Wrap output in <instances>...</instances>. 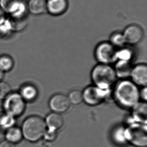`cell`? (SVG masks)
<instances>
[{
  "label": "cell",
  "instance_id": "6da1fadb",
  "mask_svg": "<svg viewBox=\"0 0 147 147\" xmlns=\"http://www.w3.org/2000/svg\"><path fill=\"white\" fill-rule=\"evenodd\" d=\"M114 97L122 107L133 109L139 103V90L133 82L123 80L115 86Z\"/></svg>",
  "mask_w": 147,
  "mask_h": 147
},
{
  "label": "cell",
  "instance_id": "7a4b0ae2",
  "mask_svg": "<svg viewBox=\"0 0 147 147\" xmlns=\"http://www.w3.org/2000/svg\"><path fill=\"white\" fill-rule=\"evenodd\" d=\"M91 76L96 87L104 90H111L117 78L113 68L104 64L96 66L92 70Z\"/></svg>",
  "mask_w": 147,
  "mask_h": 147
},
{
  "label": "cell",
  "instance_id": "3957f363",
  "mask_svg": "<svg viewBox=\"0 0 147 147\" xmlns=\"http://www.w3.org/2000/svg\"><path fill=\"white\" fill-rule=\"evenodd\" d=\"M21 129L23 138L26 140L36 142L41 139L46 132V123L42 118L33 115L24 121Z\"/></svg>",
  "mask_w": 147,
  "mask_h": 147
},
{
  "label": "cell",
  "instance_id": "277c9868",
  "mask_svg": "<svg viewBox=\"0 0 147 147\" xmlns=\"http://www.w3.org/2000/svg\"><path fill=\"white\" fill-rule=\"evenodd\" d=\"M126 140L137 147L147 146V125L135 123L131 124L124 131Z\"/></svg>",
  "mask_w": 147,
  "mask_h": 147
},
{
  "label": "cell",
  "instance_id": "5b68a950",
  "mask_svg": "<svg viewBox=\"0 0 147 147\" xmlns=\"http://www.w3.org/2000/svg\"><path fill=\"white\" fill-rule=\"evenodd\" d=\"M3 100V109L13 117L22 115L25 110L26 102L18 92H11Z\"/></svg>",
  "mask_w": 147,
  "mask_h": 147
},
{
  "label": "cell",
  "instance_id": "8992f818",
  "mask_svg": "<svg viewBox=\"0 0 147 147\" xmlns=\"http://www.w3.org/2000/svg\"><path fill=\"white\" fill-rule=\"evenodd\" d=\"M111 90H104L93 86H88L82 92L83 101L87 105L96 106L108 99L111 94Z\"/></svg>",
  "mask_w": 147,
  "mask_h": 147
},
{
  "label": "cell",
  "instance_id": "52a82bcc",
  "mask_svg": "<svg viewBox=\"0 0 147 147\" xmlns=\"http://www.w3.org/2000/svg\"><path fill=\"white\" fill-rule=\"evenodd\" d=\"M117 51L111 43L102 42L95 50L96 59L100 64L109 65L117 60Z\"/></svg>",
  "mask_w": 147,
  "mask_h": 147
},
{
  "label": "cell",
  "instance_id": "ba28073f",
  "mask_svg": "<svg viewBox=\"0 0 147 147\" xmlns=\"http://www.w3.org/2000/svg\"><path fill=\"white\" fill-rule=\"evenodd\" d=\"M0 8L9 16H27V2L25 0H0Z\"/></svg>",
  "mask_w": 147,
  "mask_h": 147
},
{
  "label": "cell",
  "instance_id": "9c48e42d",
  "mask_svg": "<svg viewBox=\"0 0 147 147\" xmlns=\"http://www.w3.org/2000/svg\"><path fill=\"white\" fill-rule=\"evenodd\" d=\"M49 107L52 111L56 113H63L67 111L71 105L68 96L57 94L53 96L50 99Z\"/></svg>",
  "mask_w": 147,
  "mask_h": 147
},
{
  "label": "cell",
  "instance_id": "30bf717a",
  "mask_svg": "<svg viewBox=\"0 0 147 147\" xmlns=\"http://www.w3.org/2000/svg\"><path fill=\"white\" fill-rule=\"evenodd\" d=\"M125 43L135 45L139 43L143 38L142 29L137 25H131L125 28L123 33Z\"/></svg>",
  "mask_w": 147,
  "mask_h": 147
},
{
  "label": "cell",
  "instance_id": "8fae6325",
  "mask_svg": "<svg viewBox=\"0 0 147 147\" xmlns=\"http://www.w3.org/2000/svg\"><path fill=\"white\" fill-rule=\"evenodd\" d=\"M68 0H46L47 12L53 16L64 14L68 7Z\"/></svg>",
  "mask_w": 147,
  "mask_h": 147
},
{
  "label": "cell",
  "instance_id": "7c38bea8",
  "mask_svg": "<svg viewBox=\"0 0 147 147\" xmlns=\"http://www.w3.org/2000/svg\"><path fill=\"white\" fill-rule=\"evenodd\" d=\"M130 76L136 85L146 87L147 84V65L140 64L133 67Z\"/></svg>",
  "mask_w": 147,
  "mask_h": 147
},
{
  "label": "cell",
  "instance_id": "4fadbf2b",
  "mask_svg": "<svg viewBox=\"0 0 147 147\" xmlns=\"http://www.w3.org/2000/svg\"><path fill=\"white\" fill-rule=\"evenodd\" d=\"M12 32H18L24 30L28 25L27 16H11L6 17Z\"/></svg>",
  "mask_w": 147,
  "mask_h": 147
},
{
  "label": "cell",
  "instance_id": "5bb4252c",
  "mask_svg": "<svg viewBox=\"0 0 147 147\" xmlns=\"http://www.w3.org/2000/svg\"><path fill=\"white\" fill-rule=\"evenodd\" d=\"M28 12L34 15H40L47 12L46 0H28L27 2Z\"/></svg>",
  "mask_w": 147,
  "mask_h": 147
},
{
  "label": "cell",
  "instance_id": "9a60e30c",
  "mask_svg": "<svg viewBox=\"0 0 147 147\" xmlns=\"http://www.w3.org/2000/svg\"><path fill=\"white\" fill-rule=\"evenodd\" d=\"M64 119L60 113H50L46 117V127L48 130L56 131L61 129L64 125Z\"/></svg>",
  "mask_w": 147,
  "mask_h": 147
},
{
  "label": "cell",
  "instance_id": "2e32d148",
  "mask_svg": "<svg viewBox=\"0 0 147 147\" xmlns=\"http://www.w3.org/2000/svg\"><path fill=\"white\" fill-rule=\"evenodd\" d=\"M132 69L131 61L118 60L114 69L117 78H126L131 76Z\"/></svg>",
  "mask_w": 147,
  "mask_h": 147
},
{
  "label": "cell",
  "instance_id": "e0dca14e",
  "mask_svg": "<svg viewBox=\"0 0 147 147\" xmlns=\"http://www.w3.org/2000/svg\"><path fill=\"white\" fill-rule=\"evenodd\" d=\"M19 94L25 102H31L37 98L38 92L35 86L28 84L22 86Z\"/></svg>",
  "mask_w": 147,
  "mask_h": 147
},
{
  "label": "cell",
  "instance_id": "ac0fdd59",
  "mask_svg": "<svg viewBox=\"0 0 147 147\" xmlns=\"http://www.w3.org/2000/svg\"><path fill=\"white\" fill-rule=\"evenodd\" d=\"M133 117L139 123L147 125V108L146 103H139L133 108Z\"/></svg>",
  "mask_w": 147,
  "mask_h": 147
},
{
  "label": "cell",
  "instance_id": "d6986e66",
  "mask_svg": "<svg viewBox=\"0 0 147 147\" xmlns=\"http://www.w3.org/2000/svg\"><path fill=\"white\" fill-rule=\"evenodd\" d=\"M5 138L6 141L15 144L21 141L23 136L21 129L17 127L14 126L6 129Z\"/></svg>",
  "mask_w": 147,
  "mask_h": 147
},
{
  "label": "cell",
  "instance_id": "ffe728a7",
  "mask_svg": "<svg viewBox=\"0 0 147 147\" xmlns=\"http://www.w3.org/2000/svg\"><path fill=\"white\" fill-rule=\"evenodd\" d=\"M15 117L8 115L4 109L0 108V127L6 130L15 126Z\"/></svg>",
  "mask_w": 147,
  "mask_h": 147
},
{
  "label": "cell",
  "instance_id": "44dd1931",
  "mask_svg": "<svg viewBox=\"0 0 147 147\" xmlns=\"http://www.w3.org/2000/svg\"><path fill=\"white\" fill-rule=\"evenodd\" d=\"M14 60L8 55H3L0 56V69L4 72L11 71L14 67Z\"/></svg>",
  "mask_w": 147,
  "mask_h": 147
},
{
  "label": "cell",
  "instance_id": "7402d4cb",
  "mask_svg": "<svg viewBox=\"0 0 147 147\" xmlns=\"http://www.w3.org/2000/svg\"><path fill=\"white\" fill-rule=\"evenodd\" d=\"M68 98L71 104L80 105L83 101L82 92L78 90H75L70 93Z\"/></svg>",
  "mask_w": 147,
  "mask_h": 147
},
{
  "label": "cell",
  "instance_id": "603a6c76",
  "mask_svg": "<svg viewBox=\"0 0 147 147\" xmlns=\"http://www.w3.org/2000/svg\"><path fill=\"white\" fill-rule=\"evenodd\" d=\"M110 43L115 47H121L125 43L123 34L120 33H115L113 34L110 38Z\"/></svg>",
  "mask_w": 147,
  "mask_h": 147
},
{
  "label": "cell",
  "instance_id": "cb8c5ba5",
  "mask_svg": "<svg viewBox=\"0 0 147 147\" xmlns=\"http://www.w3.org/2000/svg\"><path fill=\"white\" fill-rule=\"evenodd\" d=\"M133 57V53L131 50L127 48H123L117 51V57L118 60H123L131 61Z\"/></svg>",
  "mask_w": 147,
  "mask_h": 147
},
{
  "label": "cell",
  "instance_id": "d4e9b609",
  "mask_svg": "<svg viewBox=\"0 0 147 147\" xmlns=\"http://www.w3.org/2000/svg\"><path fill=\"white\" fill-rule=\"evenodd\" d=\"M10 25L8 23L7 18L0 23V38H6L12 33Z\"/></svg>",
  "mask_w": 147,
  "mask_h": 147
},
{
  "label": "cell",
  "instance_id": "484cf974",
  "mask_svg": "<svg viewBox=\"0 0 147 147\" xmlns=\"http://www.w3.org/2000/svg\"><path fill=\"white\" fill-rule=\"evenodd\" d=\"M12 92V88L9 84L6 82H0V99L4 100Z\"/></svg>",
  "mask_w": 147,
  "mask_h": 147
},
{
  "label": "cell",
  "instance_id": "4316f807",
  "mask_svg": "<svg viewBox=\"0 0 147 147\" xmlns=\"http://www.w3.org/2000/svg\"><path fill=\"white\" fill-rule=\"evenodd\" d=\"M125 129L123 128H119L115 131V134H114V137L117 141L119 143H123L126 140L124 135Z\"/></svg>",
  "mask_w": 147,
  "mask_h": 147
},
{
  "label": "cell",
  "instance_id": "83f0119b",
  "mask_svg": "<svg viewBox=\"0 0 147 147\" xmlns=\"http://www.w3.org/2000/svg\"><path fill=\"white\" fill-rule=\"evenodd\" d=\"M43 137L47 141H53L57 137V131L46 129Z\"/></svg>",
  "mask_w": 147,
  "mask_h": 147
},
{
  "label": "cell",
  "instance_id": "f1b7e54d",
  "mask_svg": "<svg viewBox=\"0 0 147 147\" xmlns=\"http://www.w3.org/2000/svg\"><path fill=\"white\" fill-rule=\"evenodd\" d=\"M0 147H16L14 144L11 143L7 141H3L0 143Z\"/></svg>",
  "mask_w": 147,
  "mask_h": 147
},
{
  "label": "cell",
  "instance_id": "f546056e",
  "mask_svg": "<svg viewBox=\"0 0 147 147\" xmlns=\"http://www.w3.org/2000/svg\"><path fill=\"white\" fill-rule=\"evenodd\" d=\"M140 97L145 101L147 100V88L145 87L141 92H140Z\"/></svg>",
  "mask_w": 147,
  "mask_h": 147
},
{
  "label": "cell",
  "instance_id": "4dcf8cb0",
  "mask_svg": "<svg viewBox=\"0 0 147 147\" xmlns=\"http://www.w3.org/2000/svg\"><path fill=\"white\" fill-rule=\"evenodd\" d=\"M5 14H6L4 13L2 9L0 8V23H1L6 19V17Z\"/></svg>",
  "mask_w": 147,
  "mask_h": 147
},
{
  "label": "cell",
  "instance_id": "1f68e13d",
  "mask_svg": "<svg viewBox=\"0 0 147 147\" xmlns=\"http://www.w3.org/2000/svg\"><path fill=\"white\" fill-rule=\"evenodd\" d=\"M5 76V72L3 71L2 70L0 69V82L3 81Z\"/></svg>",
  "mask_w": 147,
  "mask_h": 147
}]
</instances>
